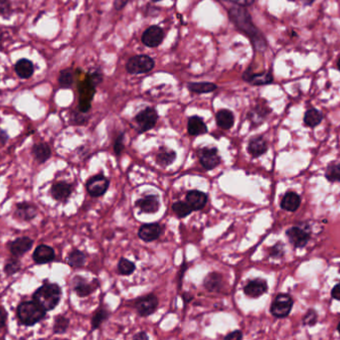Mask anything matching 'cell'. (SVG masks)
<instances>
[{
	"label": "cell",
	"mask_w": 340,
	"mask_h": 340,
	"mask_svg": "<svg viewBox=\"0 0 340 340\" xmlns=\"http://www.w3.org/2000/svg\"><path fill=\"white\" fill-rule=\"evenodd\" d=\"M172 210L176 214V216L180 219L185 218L193 212V209L190 207V205L187 202L183 201H177L173 203Z\"/></svg>",
	"instance_id": "31"
},
{
	"label": "cell",
	"mask_w": 340,
	"mask_h": 340,
	"mask_svg": "<svg viewBox=\"0 0 340 340\" xmlns=\"http://www.w3.org/2000/svg\"><path fill=\"white\" fill-rule=\"evenodd\" d=\"M186 201L193 209V211H200L206 206L208 197L202 191L191 190L188 191L186 194Z\"/></svg>",
	"instance_id": "14"
},
{
	"label": "cell",
	"mask_w": 340,
	"mask_h": 340,
	"mask_svg": "<svg viewBox=\"0 0 340 340\" xmlns=\"http://www.w3.org/2000/svg\"><path fill=\"white\" fill-rule=\"evenodd\" d=\"M19 269H20V263L16 258L8 260L7 263L5 264V267H4V271L7 276H11V275L17 273Z\"/></svg>",
	"instance_id": "37"
},
{
	"label": "cell",
	"mask_w": 340,
	"mask_h": 340,
	"mask_svg": "<svg viewBox=\"0 0 340 340\" xmlns=\"http://www.w3.org/2000/svg\"><path fill=\"white\" fill-rule=\"evenodd\" d=\"M235 122L234 114L229 110H221L216 114V123L222 129H230Z\"/></svg>",
	"instance_id": "23"
},
{
	"label": "cell",
	"mask_w": 340,
	"mask_h": 340,
	"mask_svg": "<svg viewBox=\"0 0 340 340\" xmlns=\"http://www.w3.org/2000/svg\"><path fill=\"white\" fill-rule=\"evenodd\" d=\"M46 314V311L36 301H25L17 309V316L25 325H34L39 322Z\"/></svg>",
	"instance_id": "3"
},
{
	"label": "cell",
	"mask_w": 340,
	"mask_h": 340,
	"mask_svg": "<svg viewBox=\"0 0 340 340\" xmlns=\"http://www.w3.org/2000/svg\"><path fill=\"white\" fill-rule=\"evenodd\" d=\"M305 1H307V2H305L307 4H311V3H312L314 0H305Z\"/></svg>",
	"instance_id": "50"
},
{
	"label": "cell",
	"mask_w": 340,
	"mask_h": 340,
	"mask_svg": "<svg viewBox=\"0 0 340 340\" xmlns=\"http://www.w3.org/2000/svg\"><path fill=\"white\" fill-rule=\"evenodd\" d=\"M326 177L330 181H340V164L330 165L326 170Z\"/></svg>",
	"instance_id": "38"
},
{
	"label": "cell",
	"mask_w": 340,
	"mask_h": 340,
	"mask_svg": "<svg viewBox=\"0 0 340 340\" xmlns=\"http://www.w3.org/2000/svg\"><path fill=\"white\" fill-rule=\"evenodd\" d=\"M187 268V265H185V263H183V265H182V267H181V269H180V273H179V283L181 284V280H182V278H183V274H184V271H185V269Z\"/></svg>",
	"instance_id": "48"
},
{
	"label": "cell",
	"mask_w": 340,
	"mask_h": 340,
	"mask_svg": "<svg viewBox=\"0 0 340 340\" xmlns=\"http://www.w3.org/2000/svg\"><path fill=\"white\" fill-rule=\"evenodd\" d=\"M0 40H1V38H0Z\"/></svg>",
	"instance_id": "54"
},
{
	"label": "cell",
	"mask_w": 340,
	"mask_h": 340,
	"mask_svg": "<svg viewBox=\"0 0 340 340\" xmlns=\"http://www.w3.org/2000/svg\"><path fill=\"white\" fill-rule=\"evenodd\" d=\"M97 288V286H93V284L88 283L85 279L81 277H77L74 280V290L79 296H87Z\"/></svg>",
	"instance_id": "24"
},
{
	"label": "cell",
	"mask_w": 340,
	"mask_h": 340,
	"mask_svg": "<svg viewBox=\"0 0 340 340\" xmlns=\"http://www.w3.org/2000/svg\"><path fill=\"white\" fill-rule=\"evenodd\" d=\"M267 291V284L265 280L256 279L247 284L244 289L246 295L250 297H259Z\"/></svg>",
	"instance_id": "13"
},
{
	"label": "cell",
	"mask_w": 340,
	"mask_h": 340,
	"mask_svg": "<svg viewBox=\"0 0 340 340\" xmlns=\"http://www.w3.org/2000/svg\"><path fill=\"white\" fill-rule=\"evenodd\" d=\"M164 38V31L159 26H150L143 35V43L150 48L159 46Z\"/></svg>",
	"instance_id": "9"
},
{
	"label": "cell",
	"mask_w": 340,
	"mask_h": 340,
	"mask_svg": "<svg viewBox=\"0 0 340 340\" xmlns=\"http://www.w3.org/2000/svg\"><path fill=\"white\" fill-rule=\"evenodd\" d=\"M204 286L210 292H219L223 287V278L218 273H211L205 278Z\"/></svg>",
	"instance_id": "26"
},
{
	"label": "cell",
	"mask_w": 340,
	"mask_h": 340,
	"mask_svg": "<svg viewBox=\"0 0 340 340\" xmlns=\"http://www.w3.org/2000/svg\"><path fill=\"white\" fill-rule=\"evenodd\" d=\"M74 75L71 69L61 71L59 76V84L62 88H70L73 85Z\"/></svg>",
	"instance_id": "34"
},
{
	"label": "cell",
	"mask_w": 340,
	"mask_h": 340,
	"mask_svg": "<svg viewBox=\"0 0 340 340\" xmlns=\"http://www.w3.org/2000/svg\"><path fill=\"white\" fill-rule=\"evenodd\" d=\"M123 138H124V133L122 132L120 133V135L116 139L115 143H114V150H115V153L119 156L121 155L123 149H124V145H123Z\"/></svg>",
	"instance_id": "41"
},
{
	"label": "cell",
	"mask_w": 340,
	"mask_h": 340,
	"mask_svg": "<svg viewBox=\"0 0 340 340\" xmlns=\"http://www.w3.org/2000/svg\"><path fill=\"white\" fill-rule=\"evenodd\" d=\"M86 263V255L79 251V250H74L72 253H70L68 257V264L73 267H83Z\"/></svg>",
	"instance_id": "32"
},
{
	"label": "cell",
	"mask_w": 340,
	"mask_h": 340,
	"mask_svg": "<svg viewBox=\"0 0 340 340\" xmlns=\"http://www.w3.org/2000/svg\"><path fill=\"white\" fill-rule=\"evenodd\" d=\"M200 163L206 170H212L216 168L221 163V157L219 156L218 149L213 148H202L198 152Z\"/></svg>",
	"instance_id": "8"
},
{
	"label": "cell",
	"mask_w": 340,
	"mask_h": 340,
	"mask_svg": "<svg viewBox=\"0 0 340 340\" xmlns=\"http://www.w3.org/2000/svg\"><path fill=\"white\" fill-rule=\"evenodd\" d=\"M187 88L189 91L196 94H208L214 92L217 89V86L213 83L202 82V83H188Z\"/></svg>",
	"instance_id": "28"
},
{
	"label": "cell",
	"mask_w": 340,
	"mask_h": 340,
	"mask_svg": "<svg viewBox=\"0 0 340 340\" xmlns=\"http://www.w3.org/2000/svg\"><path fill=\"white\" fill-rule=\"evenodd\" d=\"M337 330H338V332H339V334H340V322H339V324H338V326H337Z\"/></svg>",
	"instance_id": "51"
},
{
	"label": "cell",
	"mask_w": 340,
	"mask_h": 340,
	"mask_svg": "<svg viewBox=\"0 0 340 340\" xmlns=\"http://www.w3.org/2000/svg\"><path fill=\"white\" fill-rule=\"evenodd\" d=\"M118 268H119V271L121 275H123V276H128V275H131L134 269H135V266L132 262L128 261L127 259H124V258H122L119 262V266H118Z\"/></svg>",
	"instance_id": "35"
},
{
	"label": "cell",
	"mask_w": 340,
	"mask_h": 340,
	"mask_svg": "<svg viewBox=\"0 0 340 340\" xmlns=\"http://www.w3.org/2000/svg\"><path fill=\"white\" fill-rule=\"evenodd\" d=\"M110 186V180L103 174H97L90 178L87 182V191L93 197L103 196Z\"/></svg>",
	"instance_id": "6"
},
{
	"label": "cell",
	"mask_w": 340,
	"mask_h": 340,
	"mask_svg": "<svg viewBox=\"0 0 340 340\" xmlns=\"http://www.w3.org/2000/svg\"><path fill=\"white\" fill-rule=\"evenodd\" d=\"M243 80L248 83H251L252 85L261 86L270 84L273 82V76L270 73H253L249 69L243 74Z\"/></svg>",
	"instance_id": "17"
},
{
	"label": "cell",
	"mask_w": 340,
	"mask_h": 340,
	"mask_svg": "<svg viewBox=\"0 0 340 340\" xmlns=\"http://www.w3.org/2000/svg\"><path fill=\"white\" fill-rule=\"evenodd\" d=\"M331 295L333 298L340 300V283L333 288V290L331 291Z\"/></svg>",
	"instance_id": "46"
},
{
	"label": "cell",
	"mask_w": 340,
	"mask_h": 340,
	"mask_svg": "<svg viewBox=\"0 0 340 340\" xmlns=\"http://www.w3.org/2000/svg\"><path fill=\"white\" fill-rule=\"evenodd\" d=\"M133 340H148V336L146 332H141L133 337Z\"/></svg>",
	"instance_id": "47"
},
{
	"label": "cell",
	"mask_w": 340,
	"mask_h": 340,
	"mask_svg": "<svg viewBox=\"0 0 340 340\" xmlns=\"http://www.w3.org/2000/svg\"><path fill=\"white\" fill-rule=\"evenodd\" d=\"M69 325V320L64 317V316H57V318L55 319V323H54V331L55 333H63L66 331V329L68 328Z\"/></svg>",
	"instance_id": "36"
},
{
	"label": "cell",
	"mask_w": 340,
	"mask_h": 340,
	"mask_svg": "<svg viewBox=\"0 0 340 340\" xmlns=\"http://www.w3.org/2000/svg\"><path fill=\"white\" fill-rule=\"evenodd\" d=\"M51 193L57 201L65 202L72 194V185L66 182H58L52 186Z\"/></svg>",
	"instance_id": "18"
},
{
	"label": "cell",
	"mask_w": 340,
	"mask_h": 340,
	"mask_svg": "<svg viewBox=\"0 0 340 340\" xmlns=\"http://www.w3.org/2000/svg\"><path fill=\"white\" fill-rule=\"evenodd\" d=\"M317 321V315L314 310L308 312V314L303 317V324L308 326H314Z\"/></svg>",
	"instance_id": "40"
},
{
	"label": "cell",
	"mask_w": 340,
	"mask_h": 340,
	"mask_svg": "<svg viewBox=\"0 0 340 340\" xmlns=\"http://www.w3.org/2000/svg\"><path fill=\"white\" fill-rule=\"evenodd\" d=\"M225 1H230V2H233V3L237 4L238 6L246 7V6L252 5L255 0H225Z\"/></svg>",
	"instance_id": "43"
},
{
	"label": "cell",
	"mask_w": 340,
	"mask_h": 340,
	"mask_svg": "<svg viewBox=\"0 0 340 340\" xmlns=\"http://www.w3.org/2000/svg\"><path fill=\"white\" fill-rule=\"evenodd\" d=\"M37 215L36 208L30 204H18L14 213V217L21 221H30Z\"/></svg>",
	"instance_id": "21"
},
{
	"label": "cell",
	"mask_w": 340,
	"mask_h": 340,
	"mask_svg": "<svg viewBox=\"0 0 340 340\" xmlns=\"http://www.w3.org/2000/svg\"><path fill=\"white\" fill-rule=\"evenodd\" d=\"M107 318H108V313H107L105 310H103V309L98 310L97 313H96V315L93 317V320H92L93 328L96 329L97 327H99V325H100Z\"/></svg>",
	"instance_id": "39"
},
{
	"label": "cell",
	"mask_w": 340,
	"mask_h": 340,
	"mask_svg": "<svg viewBox=\"0 0 340 340\" xmlns=\"http://www.w3.org/2000/svg\"><path fill=\"white\" fill-rule=\"evenodd\" d=\"M130 0H115L114 2V6L117 10H121L122 9Z\"/></svg>",
	"instance_id": "44"
},
{
	"label": "cell",
	"mask_w": 340,
	"mask_h": 340,
	"mask_svg": "<svg viewBox=\"0 0 340 340\" xmlns=\"http://www.w3.org/2000/svg\"><path fill=\"white\" fill-rule=\"evenodd\" d=\"M153 1H160V0H153Z\"/></svg>",
	"instance_id": "53"
},
{
	"label": "cell",
	"mask_w": 340,
	"mask_h": 340,
	"mask_svg": "<svg viewBox=\"0 0 340 340\" xmlns=\"http://www.w3.org/2000/svg\"><path fill=\"white\" fill-rule=\"evenodd\" d=\"M229 17L235 26L247 35L253 46L258 51H264L267 47V42L264 35L252 21L251 15L242 6H236L229 9Z\"/></svg>",
	"instance_id": "1"
},
{
	"label": "cell",
	"mask_w": 340,
	"mask_h": 340,
	"mask_svg": "<svg viewBox=\"0 0 340 340\" xmlns=\"http://www.w3.org/2000/svg\"><path fill=\"white\" fill-rule=\"evenodd\" d=\"M321 120H322V116H321L320 112H318L317 110L312 109V110H309L305 113L304 122L308 126H311V127L316 126L317 124L320 123Z\"/></svg>",
	"instance_id": "33"
},
{
	"label": "cell",
	"mask_w": 340,
	"mask_h": 340,
	"mask_svg": "<svg viewBox=\"0 0 340 340\" xmlns=\"http://www.w3.org/2000/svg\"><path fill=\"white\" fill-rule=\"evenodd\" d=\"M175 159H176L175 151L171 149H167L165 147H161L159 152L156 155V162L161 167H166L170 164H172Z\"/></svg>",
	"instance_id": "25"
},
{
	"label": "cell",
	"mask_w": 340,
	"mask_h": 340,
	"mask_svg": "<svg viewBox=\"0 0 340 340\" xmlns=\"http://www.w3.org/2000/svg\"><path fill=\"white\" fill-rule=\"evenodd\" d=\"M33 153L39 163H44L51 157V149L46 144H37L33 147Z\"/></svg>",
	"instance_id": "30"
},
{
	"label": "cell",
	"mask_w": 340,
	"mask_h": 340,
	"mask_svg": "<svg viewBox=\"0 0 340 340\" xmlns=\"http://www.w3.org/2000/svg\"><path fill=\"white\" fill-rule=\"evenodd\" d=\"M7 139H8V137H7V134L3 131V130H1L0 129V141H1V143L2 144H4L6 141H7Z\"/></svg>",
	"instance_id": "49"
},
{
	"label": "cell",
	"mask_w": 340,
	"mask_h": 340,
	"mask_svg": "<svg viewBox=\"0 0 340 340\" xmlns=\"http://www.w3.org/2000/svg\"><path fill=\"white\" fill-rule=\"evenodd\" d=\"M338 69L340 70V59L338 60Z\"/></svg>",
	"instance_id": "52"
},
{
	"label": "cell",
	"mask_w": 340,
	"mask_h": 340,
	"mask_svg": "<svg viewBox=\"0 0 340 340\" xmlns=\"http://www.w3.org/2000/svg\"><path fill=\"white\" fill-rule=\"evenodd\" d=\"M6 318H7V313L2 307H0V327H3L5 325Z\"/></svg>",
	"instance_id": "45"
},
{
	"label": "cell",
	"mask_w": 340,
	"mask_h": 340,
	"mask_svg": "<svg viewBox=\"0 0 340 340\" xmlns=\"http://www.w3.org/2000/svg\"><path fill=\"white\" fill-rule=\"evenodd\" d=\"M154 61L149 56L139 55L131 57L126 63V71L129 74H146L154 68Z\"/></svg>",
	"instance_id": "4"
},
{
	"label": "cell",
	"mask_w": 340,
	"mask_h": 340,
	"mask_svg": "<svg viewBox=\"0 0 340 340\" xmlns=\"http://www.w3.org/2000/svg\"><path fill=\"white\" fill-rule=\"evenodd\" d=\"M158 120L157 112L152 108H146L135 117V122L139 125L140 132H145L153 128Z\"/></svg>",
	"instance_id": "7"
},
{
	"label": "cell",
	"mask_w": 340,
	"mask_h": 340,
	"mask_svg": "<svg viewBox=\"0 0 340 340\" xmlns=\"http://www.w3.org/2000/svg\"><path fill=\"white\" fill-rule=\"evenodd\" d=\"M287 235L291 243L294 247H298V248L303 247L305 244L308 243L310 239V235L298 227H292L291 229H289L287 232Z\"/></svg>",
	"instance_id": "19"
},
{
	"label": "cell",
	"mask_w": 340,
	"mask_h": 340,
	"mask_svg": "<svg viewBox=\"0 0 340 340\" xmlns=\"http://www.w3.org/2000/svg\"><path fill=\"white\" fill-rule=\"evenodd\" d=\"M267 149V142L262 137L253 138L248 145V151L254 157L261 156L264 154Z\"/></svg>",
	"instance_id": "20"
},
{
	"label": "cell",
	"mask_w": 340,
	"mask_h": 340,
	"mask_svg": "<svg viewBox=\"0 0 340 340\" xmlns=\"http://www.w3.org/2000/svg\"><path fill=\"white\" fill-rule=\"evenodd\" d=\"M33 246V241L28 237H21L9 244L10 251L14 257H21Z\"/></svg>",
	"instance_id": "16"
},
{
	"label": "cell",
	"mask_w": 340,
	"mask_h": 340,
	"mask_svg": "<svg viewBox=\"0 0 340 340\" xmlns=\"http://www.w3.org/2000/svg\"><path fill=\"white\" fill-rule=\"evenodd\" d=\"M33 259L37 264H40V265L47 264L55 259V252L49 246L40 245L34 251Z\"/></svg>",
	"instance_id": "15"
},
{
	"label": "cell",
	"mask_w": 340,
	"mask_h": 340,
	"mask_svg": "<svg viewBox=\"0 0 340 340\" xmlns=\"http://www.w3.org/2000/svg\"><path fill=\"white\" fill-rule=\"evenodd\" d=\"M300 205V198L294 192H289L284 196L281 202V206L284 210L293 212L295 211Z\"/></svg>",
	"instance_id": "27"
},
{
	"label": "cell",
	"mask_w": 340,
	"mask_h": 340,
	"mask_svg": "<svg viewBox=\"0 0 340 340\" xmlns=\"http://www.w3.org/2000/svg\"><path fill=\"white\" fill-rule=\"evenodd\" d=\"M163 227L158 223H147L141 226L139 230V237L147 243L157 240L162 234Z\"/></svg>",
	"instance_id": "10"
},
{
	"label": "cell",
	"mask_w": 340,
	"mask_h": 340,
	"mask_svg": "<svg viewBox=\"0 0 340 340\" xmlns=\"http://www.w3.org/2000/svg\"><path fill=\"white\" fill-rule=\"evenodd\" d=\"M187 130L190 135H194V137L204 134L208 131L204 121L201 118L196 117V116L189 118L188 122H187Z\"/></svg>",
	"instance_id": "22"
},
{
	"label": "cell",
	"mask_w": 340,
	"mask_h": 340,
	"mask_svg": "<svg viewBox=\"0 0 340 340\" xmlns=\"http://www.w3.org/2000/svg\"><path fill=\"white\" fill-rule=\"evenodd\" d=\"M33 298L46 312L52 311L61 299V289L56 284H46L35 292Z\"/></svg>",
	"instance_id": "2"
},
{
	"label": "cell",
	"mask_w": 340,
	"mask_h": 340,
	"mask_svg": "<svg viewBox=\"0 0 340 340\" xmlns=\"http://www.w3.org/2000/svg\"><path fill=\"white\" fill-rule=\"evenodd\" d=\"M15 72L20 78L28 79L33 75V72H34L33 64L27 59L19 60L15 65Z\"/></svg>",
	"instance_id": "29"
},
{
	"label": "cell",
	"mask_w": 340,
	"mask_h": 340,
	"mask_svg": "<svg viewBox=\"0 0 340 340\" xmlns=\"http://www.w3.org/2000/svg\"><path fill=\"white\" fill-rule=\"evenodd\" d=\"M137 206L146 214L156 213L160 208V202L157 195H146L137 201Z\"/></svg>",
	"instance_id": "12"
},
{
	"label": "cell",
	"mask_w": 340,
	"mask_h": 340,
	"mask_svg": "<svg viewBox=\"0 0 340 340\" xmlns=\"http://www.w3.org/2000/svg\"><path fill=\"white\" fill-rule=\"evenodd\" d=\"M243 339V333L240 330H235L231 333H229L224 340H242Z\"/></svg>",
	"instance_id": "42"
},
{
	"label": "cell",
	"mask_w": 340,
	"mask_h": 340,
	"mask_svg": "<svg viewBox=\"0 0 340 340\" xmlns=\"http://www.w3.org/2000/svg\"><path fill=\"white\" fill-rule=\"evenodd\" d=\"M293 305L292 296L288 293H280L270 305L271 315L278 318H284L290 315Z\"/></svg>",
	"instance_id": "5"
},
{
	"label": "cell",
	"mask_w": 340,
	"mask_h": 340,
	"mask_svg": "<svg viewBox=\"0 0 340 340\" xmlns=\"http://www.w3.org/2000/svg\"><path fill=\"white\" fill-rule=\"evenodd\" d=\"M158 305V299L154 294H148L140 297L135 301V307L139 314L142 316H150L153 314Z\"/></svg>",
	"instance_id": "11"
}]
</instances>
